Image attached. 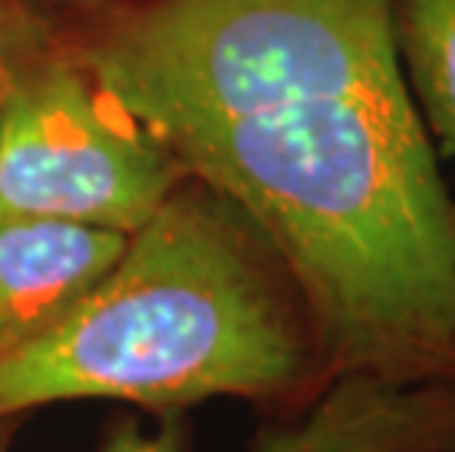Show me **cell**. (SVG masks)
<instances>
[{
    "label": "cell",
    "mask_w": 455,
    "mask_h": 452,
    "mask_svg": "<svg viewBox=\"0 0 455 452\" xmlns=\"http://www.w3.org/2000/svg\"><path fill=\"white\" fill-rule=\"evenodd\" d=\"M124 247L112 229L0 218V359L53 329Z\"/></svg>",
    "instance_id": "obj_5"
},
{
    "label": "cell",
    "mask_w": 455,
    "mask_h": 452,
    "mask_svg": "<svg viewBox=\"0 0 455 452\" xmlns=\"http://www.w3.org/2000/svg\"><path fill=\"white\" fill-rule=\"evenodd\" d=\"M405 83L438 156L455 162V0H391Z\"/></svg>",
    "instance_id": "obj_6"
},
{
    "label": "cell",
    "mask_w": 455,
    "mask_h": 452,
    "mask_svg": "<svg viewBox=\"0 0 455 452\" xmlns=\"http://www.w3.org/2000/svg\"><path fill=\"white\" fill-rule=\"evenodd\" d=\"M6 85H9V76H6V71H4V53H0V98H4Z\"/></svg>",
    "instance_id": "obj_7"
},
{
    "label": "cell",
    "mask_w": 455,
    "mask_h": 452,
    "mask_svg": "<svg viewBox=\"0 0 455 452\" xmlns=\"http://www.w3.org/2000/svg\"><path fill=\"white\" fill-rule=\"evenodd\" d=\"M329 382L279 256L229 200L186 179L53 329L0 359V423L80 400L177 415L232 397L303 415Z\"/></svg>",
    "instance_id": "obj_2"
},
{
    "label": "cell",
    "mask_w": 455,
    "mask_h": 452,
    "mask_svg": "<svg viewBox=\"0 0 455 452\" xmlns=\"http://www.w3.org/2000/svg\"><path fill=\"white\" fill-rule=\"evenodd\" d=\"M182 429L124 426L103 452H182ZM0 452H9L0 447ZM253 452H455V385L341 377L291 426L259 432Z\"/></svg>",
    "instance_id": "obj_4"
},
{
    "label": "cell",
    "mask_w": 455,
    "mask_h": 452,
    "mask_svg": "<svg viewBox=\"0 0 455 452\" xmlns=\"http://www.w3.org/2000/svg\"><path fill=\"white\" fill-rule=\"evenodd\" d=\"M89 76L270 244L332 382L455 385V200L391 0H153Z\"/></svg>",
    "instance_id": "obj_1"
},
{
    "label": "cell",
    "mask_w": 455,
    "mask_h": 452,
    "mask_svg": "<svg viewBox=\"0 0 455 452\" xmlns=\"http://www.w3.org/2000/svg\"><path fill=\"white\" fill-rule=\"evenodd\" d=\"M180 182L168 150L92 76L47 65L9 80L0 98V218L132 235Z\"/></svg>",
    "instance_id": "obj_3"
}]
</instances>
